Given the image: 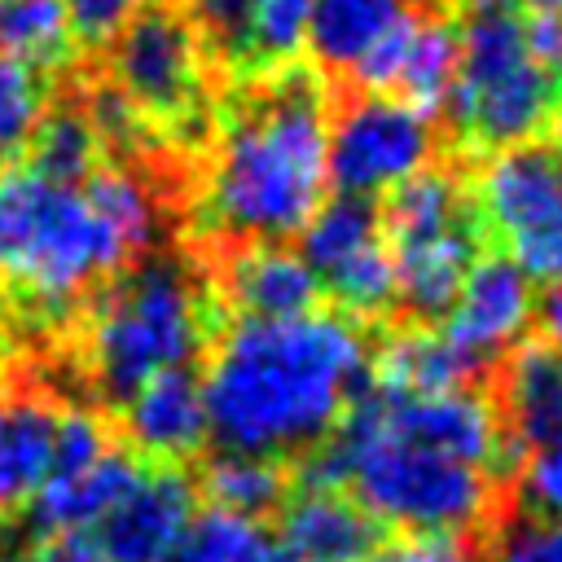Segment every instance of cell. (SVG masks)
Instances as JSON below:
<instances>
[{
	"mask_svg": "<svg viewBox=\"0 0 562 562\" xmlns=\"http://www.w3.org/2000/svg\"><path fill=\"white\" fill-rule=\"evenodd\" d=\"M536 321H540V334L553 351H562V277H553L544 285V294L536 299Z\"/></svg>",
	"mask_w": 562,
	"mask_h": 562,
	"instance_id": "obj_35",
	"label": "cell"
},
{
	"mask_svg": "<svg viewBox=\"0 0 562 562\" xmlns=\"http://www.w3.org/2000/svg\"><path fill=\"white\" fill-rule=\"evenodd\" d=\"M202 483H206L211 505L246 514V518H263V514L281 509V501L290 492V479H285L281 461L259 457V452H220L206 465Z\"/></svg>",
	"mask_w": 562,
	"mask_h": 562,
	"instance_id": "obj_26",
	"label": "cell"
},
{
	"mask_svg": "<svg viewBox=\"0 0 562 562\" xmlns=\"http://www.w3.org/2000/svg\"><path fill=\"white\" fill-rule=\"evenodd\" d=\"M435 154L430 110L391 97L360 92L338 105L329 123V184L347 198H378L426 171Z\"/></svg>",
	"mask_w": 562,
	"mask_h": 562,
	"instance_id": "obj_9",
	"label": "cell"
},
{
	"mask_svg": "<svg viewBox=\"0 0 562 562\" xmlns=\"http://www.w3.org/2000/svg\"><path fill=\"white\" fill-rule=\"evenodd\" d=\"M220 294L250 321H281L312 312L321 303V281L299 250L281 241H241L220 272Z\"/></svg>",
	"mask_w": 562,
	"mask_h": 562,
	"instance_id": "obj_18",
	"label": "cell"
},
{
	"mask_svg": "<svg viewBox=\"0 0 562 562\" xmlns=\"http://www.w3.org/2000/svg\"><path fill=\"white\" fill-rule=\"evenodd\" d=\"M268 558H272V540L263 522L220 505L193 509L189 527L167 553V562H268Z\"/></svg>",
	"mask_w": 562,
	"mask_h": 562,
	"instance_id": "obj_25",
	"label": "cell"
},
{
	"mask_svg": "<svg viewBox=\"0 0 562 562\" xmlns=\"http://www.w3.org/2000/svg\"><path fill=\"white\" fill-rule=\"evenodd\" d=\"M61 400L31 378H9L0 391V514H18L53 474Z\"/></svg>",
	"mask_w": 562,
	"mask_h": 562,
	"instance_id": "obj_14",
	"label": "cell"
},
{
	"mask_svg": "<svg viewBox=\"0 0 562 562\" xmlns=\"http://www.w3.org/2000/svg\"><path fill=\"white\" fill-rule=\"evenodd\" d=\"M193 509H198V487L180 465L171 461L145 465L136 483L119 496V505L92 527V544L110 562H167Z\"/></svg>",
	"mask_w": 562,
	"mask_h": 562,
	"instance_id": "obj_12",
	"label": "cell"
},
{
	"mask_svg": "<svg viewBox=\"0 0 562 562\" xmlns=\"http://www.w3.org/2000/svg\"><path fill=\"white\" fill-rule=\"evenodd\" d=\"M522 496L531 514L562 518V430H553L536 452L522 457Z\"/></svg>",
	"mask_w": 562,
	"mask_h": 562,
	"instance_id": "obj_31",
	"label": "cell"
},
{
	"mask_svg": "<svg viewBox=\"0 0 562 562\" xmlns=\"http://www.w3.org/2000/svg\"><path fill=\"white\" fill-rule=\"evenodd\" d=\"M75 44L79 35L66 0H0V53L53 75L70 66Z\"/></svg>",
	"mask_w": 562,
	"mask_h": 562,
	"instance_id": "obj_24",
	"label": "cell"
},
{
	"mask_svg": "<svg viewBox=\"0 0 562 562\" xmlns=\"http://www.w3.org/2000/svg\"><path fill=\"white\" fill-rule=\"evenodd\" d=\"M299 255L347 316H382L395 303V255L382 215L364 198H329L299 228Z\"/></svg>",
	"mask_w": 562,
	"mask_h": 562,
	"instance_id": "obj_10",
	"label": "cell"
},
{
	"mask_svg": "<svg viewBox=\"0 0 562 562\" xmlns=\"http://www.w3.org/2000/svg\"><path fill=\"white\" fill-rule=\"evenodd\" d=\"M531 321H536L531 277L509 255H479L474 268L465 272L457 303L443 316V334L483 369L487 360L522 342Z\"/></svg>",
	"mask_w": 562,
	"mask_h": 562,
	"instance_id": "obj_13",
	"label": "cell"
},
{
	"mask_svg": "<svg viewBox=\"0 0 562 562\" xmlns=\"http://www.w3.org/2000/svg\"><path fill=\"white\" fill-rule=\"evenodd\" d=\"M461 61L448 92L452 127L474 149H514L540 136L558 110V83L536 66L518 0H461Z\"/></svg>",
	"mask_w": 562,
	"mask_h": 562,
	"instance_id": "obj_6",
	"label": "cell"
},
{
	"mask_svg": "<svg viewBox=\"0 0 562 562\" xmlns=\"http://www.w3.org/2000/svg\"><path fill=\"white\" fill-rule=\"evenodd\" d=\"M281 540L285 553L312 562H364L382 544L378 518L347 487L329 483H303L281 501Z\"/></svg>",
	"mask_w": 562,
	"mask_h": 562,
	"instance_id": "obj_17",
	"label": "cell"
},
{
	"mask_svg": "<svg viewBox=\"0 0 562 562\" xmlns=\"http://www.w3.org/2000/svg\"><path fill=\"white\" fill-rule=\"evenodd\" d=\"M479 228H483V220L474 206V215H465L448 228H435V233H422V237L391 246L395 303H404L413 321L435 325L448 316V307L457 303V294L465 285V272L479 259Z\"/></svg>",
	"mask_w": 562,
	"mask_h": 562,
	"instance_id": "obj_15",
	"label": "cell"
},
{
	"mask_svg": "<svg viewBox=\"0 0 562 562\" xmlns=\"http://www.w3.org/2000/svg\"><path fill=\"white\" fill-rule=\"evenodd\" d=\"M527 9H540V13H562V0H518Z\"/></svg>",
	"mask_w": 562,
	"mask_h": 562,
	"instance_id": "obj_36",
	"label": "cell"
},
{
	"mask_svg": "<svg viewBox=\"0 0 562 562\" xmlns=\"http://www.w3.org/2000/svg\"><path fill=\"white\" fill-rule=\"evenodd\" d=\"M325 184V92L312 70L281 66L224 123L202 180V215L220 237L281 241L316 215Z\"/></svg>",
	"mask_w": 562,
	"mask_h": 562,
	"instance_id": "obj_2",
	"label": "cell"
},
{
	"mask_svg": "<svg viewBox=\"0 0 562 562\" xmlns=\"http://www.w3.org/2000/svg\"><path fill=\"white\" fill-rule=\"evenodd\" d=\"M268 562H312V558H294V553H272Z\"/></svg>",
	"mask_w": 562,
	"mask_h": 562,
	"instance_id": "obj_37",
	"label": "cell"
},
{
	"mask_svg": "<svg viewBox=\"0 0 562 562\" xmlns=\"http://www.w3.org/2000/svg\"><path fill=\"white\" fill-rule=\"evenodd\" d=\"M105 83L145 123H189L202 97V40L171 4H145L105 40Z\"/></svg>",
	"mask_w": 562,
	"mask_h": 562,
	"instance_id": "obj_8",
	"label": "cell"
},
{
	"mask_svg": "<svg viewBox=\"0 0 562 562\" xmlns=\"http://www.w3.org/2000/svg\"><path fill=\"white\" fill-rule=\"evenodd\" d=\"M408 9V0H316L303 48H312L321 66L351 75V66L378 44V35L395 26Z\"/></svg>",
	"mask_w": 562,
	"mask_h": 562,
	"instance_id": "obj_22",
	"label": "cell"
},
{
	"mask_svg": "<svg viewBox=\"0 0 562 562\" xmlns=\"http://www.w3.org/2000/svg\"><path fill=\"white\" fill-rule=\"evenodd\" d=\"M123 426L140 457L171 461V465L193 457L211 439L202 378H193L189 369H167V373L149 378L123 404Z\"/></svg>",
	"mask_w": 562,
	"mask_h": 562,
	"instance_id": "obj_19",
	"label": "cell"
},
{
	"mask_svg": "<svg viewBox=\"0 0 562 562\" xmlns=\"http://www.w3.org/2000/svg\"><path fill=\"white\" fill-rule=\"evenodd\" d=\"M215 299L184 259H145L114 272L75 321V364L105 404H127L149 378L189 369L211 342Z\"/></svg>",
	"mask_w": 562,
	"mask_h": 562,
	"instance_id": "obj_5",
	"label": "cell"
},
{
	"mask_svg": "<svg viewBox=\"0 0 562 562\" xmlns=\"http://www.w3.org/2000/svg\"><path fill=\"white\" fill-rule=\"evenodd\" d=\"M492 562H562V518L522 514L501 527Z\"/></svg>",
	"mask_w": 562,
	"mask_h": 562,
	"instance_id": "obj_30",
	"label": "cell"
},
{
	"mask_svg": "<svg viewBox=\"0 0 562 562\" xmlns=\"http://www.w3.org/2000/svg\"><path fill=\"white\" fill-rule=\"evenodd\" d=\"M457 562H470V553H461V558H457Z\"/></svg>",
	"mask_w": 562,
	"mask_h": 562,
	"instance_id": "obj_39",
	"label": "cell"
},
{
	"mask_svg": "<svg viewBox=\"0 0 562 562\" xmlns=\"http://www.w3.org/2000/svg\"><path fill=\"white\" fill-rule=\"evenodd\" d=\"M479 364L443 334V325H408L391 334L378 351V382L400 391H457L470 386Z\"/></svg>",
	"mask_w": 562,
	"mask_h": 562,
	"instance_id": "obj_21",
	"label": "cell"
},
{
	"mask_svg": "<svg viewBox=\"0 0 562 562\" xmlns=\"http://www.w3.org/2000/svg\"><path fill=\"white\" fill-rule=\"evenodd\" d=\"M334 430V439L312 448L316 457L303 483L347 487L378 522L422 536H461L492 509L496 474L404 426L378 382L360 386Z\"/></svg>",
	"mask_w": 562,
	"mask_h": 562,
	"instance_id": "obj_3",
	"label": "cell"
},
{
	"mask_svg": "<svg viewBox=\"0 0 562 562\" xmlns=\"http://www.w3.org/2000/svg\"><path fill=\"white\" fill-rule=\"evenodd\" d=\"M79 44H105L132 13H140L154 0H66Z\"/></svg>",
	"mask_w": 562,
	"mask_h": 562,
	"instance_id": "obj_32",
	"label": "cell"
},
{
	"mask_svg": "<svg viewBox=\"0 0 562 562\" xmlns=\"http://www.w3.org/2000/svg\"><path fill=\"white\" fill-rule=\"evenodd\" d=\"M48 110V83L26 61L0 53V167L26 158V145Z\"/></svg>",
	"mask_w": 562,
	"mask_h": 562,
	"instance_id": "obj_27",
	"label": "cell"
},
{
	"mask_svg": "<svg viewBox=\"0 0 562 562\" xmlns=\"http://www.w3.org/2000/svg\"><path fill=\"white\" fill-rule=\"evenodd\" d=\"M140 470L145 461L136 448L110 443L97 461L48 474V483L26 505V527L35 536H88L119 505V496L136 483Z\"/></svg>",
	"mask_w": 562,
	"mask_h": 562,
	"instance_id": "obj_16",
	"label": "cell"
},
{
	"mask_svg": "<svg viewBox=\"0 0 562 562\" xmlns=\"http://www.w3.org/2000/svg\"><path fill=\"white\" fill-rule=\"evenodd\" d=\"M553 114H558V123H562V92H558V110H553Z\"/></svg>",
	"mask_w": 562,
	"mask_h": 562,
	"instance_id": "obj_38",
	"label": "cell"
},
{
	"mask_svg": "<svg viewBox=\"0 0 562 562\" xmlns=\"http://www.w3.org/2000/svg\"><path fill=\"white\" fill-rule=\"evenodd\" d=\"M369 373V342L342 312L241 316L202 373L211 435L224 452L290 457L321 448Z\"/></svg>",
	"mask_w": 562,
	"mask_h": 562,
	"instance_id": "obj_1",
	"label": "cell"
},
{
	"mask_svg": "<svg viewBox=\"0 0 562 562\" xmlns=\"http://www.w3.org/2000/svg\"><path fill=\"white\" fill-rule=\"evenodd\" d=\"M18 562H110L92 536H40V544L22 549Z\"/></svg>",
	"mask_w": 562,
	"mask_h": 562,
	"instance_id": "obj_34",
	"label": "cell"
},
{
	"mask_svg": "<svg viewBox=\"0 0 562 562\" xmlns=\"http://www.w3.org/2000/svg\"><path fill=\"white\" fill-rule=\"evenodd\" d=\"M474 202L479 220L531 281L562 277V145L527 140L496 149Z\"/></svg>",
	"mask_w": 562,
	"mask_h": 562,
	"instance_id": "obj_7",
	"label": "cell"
},
{
	"mask_svg": "<svg viewBox=\"0 0 562 562\" xmlns=\"http://www.w3.org/2000/svg\"><path fill=\"white\" fill-rule=\"evenodd\" d=\"M558 417H562V351H553L549 342L514 351L501 373V426L518 448V461L558 430Z\"/></svg>",
	"mask_w": 562,
	"mask_h": 562,
	"instance_id": "obj_20",
	"label": "cell"
},
{
	"mask_svg": "<svg viewBox=\"0 0 562 562\" xmlns=\"http://www.w3.org/2000/svg\"><path fill=\"white\" fill-rule=\"evenodd\" d=\"M457 61H461L457 22H448L443 13L408 9L351 66V79L364 92H391L422 110H439L448 105V92L457 83Z\"/></svg>",
	"mask_w": 562,
	"mask_h": 562,
	"instance_id": "obj_11",
	"label": "cell"
},
{
	"mask_svg": "<svg viewBox=\"0 0 562 562\" xmlns=\"http://www.w3.org/2000/svg\"><path fill=\"white\" fill-rule=\"evenodd\" d=\"M316 0H259L255 9V31H250V57L259 61H290L307 44V22H312Z\"/></svg>",
	"mask_w": 562,
	"mask_h": 562,
	"instance_id": "obj_28",
	"label": "cell"
},
{
	"mask_svg": "<svg viewBox=\"0 0 562 562\" xmlns=\"http://www.w3.org/2000/svg\"><path fill=\"white\" fill-rule=\"evenodd\" d=\"M259 0H189V22L198 40H206L224 57H250V31H255Z\"/></svg>",
	"mask_w": 562,
	"mask_h": 562,
	"instance_id": "obj_29",
	"label": "cell"
},
{
	"mask_svg": "<svg viewBox=\"0 0 562 562\" xmlns=\"http://www.w3.org/2000/svg\"><path fill=\"white\" fill-rule=\"evenodd\" d=\"M522 35H527V53L536 57V66L562 88V13L531 9L522 18Z\"/></svg>",
	"mask_w": 562,
	"mask_h": 562,
	"instance_id": "obj_33",
	"label": "cell"
},
{
	"mask_svg": "<svg viewBox=\"0 0 562 562\" xmlns=\"http://www.w3.org/2000/svg\"><path fill=\"white\" fill-rule=\"evenodd\" d=\"M145 255L83 184L40 176L31 162L0 167V290L13 325H61L114 272Z\"/></svg>",
	"mask_w": 562,
	"mask_h": 562,
	"instance_id": "obj_4",
	"label": "cell"
},
{
	"mask_svg": "<svg viewBox=\"0 0 562 562\" xmlns=\"http://www.w3.org/2000/svg\"><path fill=\"white\" fill-rule=\"evenodd\" d=\"M101 154H105V140H101L97 123L88 119V110L79 101H48L22 162H31L48 180L83 184L105 162Z\"/></svg>",
	"mask_w": 562,
	"mask_h": 562,
	"instance_id": "obj_23",
	"label": "cell"
}]
</instances>
